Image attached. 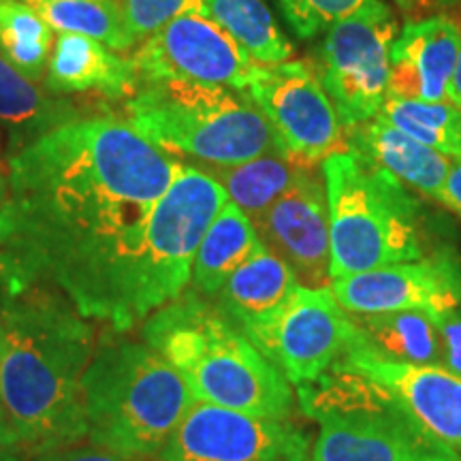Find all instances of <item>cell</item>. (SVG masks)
Wrapping results in <instances>:
<instances>
[{
    "label": "cell",
    "instance_id": "obj_1",
    "mask_svg": "<svg viewBox=\"0 0 461 461\" xmlns=\"http://www.w3.org/2000/svg\"><path fill=\"white\" fill-rule=\"evenodd\" d=\"M7 165L0 276L54 286L86 319L132 330L148 221L182 158L103 113L58 126Z\"/></svg>",
    "mask_w": 461,
    "mask_h": 461
},
{
    "label": "cell",
    "instance_id": "obj_2",
    "mask_svg": "<svg viewBox=\"0 0 461 461\" xmlns=\"http://www.w3.org/2000/svg\"><path fill=\"white\" fill-rule=\"evenodd\" d=\"M0 448L37 455L86 440L82 380L96 327L54 286L0 276Z\"/></svg>",
    "mask_w": 461,
    "mask_h": 461
},
{
    "label": "cell",
    "instance_id": "obj_3",
    "mask_svg": "<svg viewBox=\"0 0 461 461\" xmlns=\"http://www.w3.org/2000/svg\"><path fill=\"white\" fill-rule=\"evenodd\" d=\"M141 338L186 380L194 400L252 417L291 419L297 393L214 299L186 288L146 319Z\"/></svg>",
    "mask_w": 461,
    "mask_h": 461
},
{
    "label": "cell",
    "instance_id": "obj_4",
    "mask_svg": "<svg viewBox=\"0 0 461 461\" xmlns=\"http://www.w3.org/2000/svg\"><path fill=\"white\" fill-rule=\"evenodd\" d=\"M86 440L109 451L158 457L194 400L188 383L146 342L109 330L82 380Z\"/></svg>",
    "mask_w": 461,
    "mask_h": 461
},
{
    "label": "cell",
    "instance_id": "obj_5",
    "mask_svg": "<svg viewBox=\"0 0 461 461\" xmlns=\"http://www.w3.org/2000/svg\"><path fill=\"white\" fill-rule=\"evenodd\" d=\"M124 113L132 129L186 163L238 165L282 152L272 124L246 90L141 79Z\"/></svg>",
    "mask_w": 461,
    "mask_h": 461
},
{
    "label": "cell",
    "instance_id": "obj_6",
    "mask_svg": "<svg viewBox=\"0 0 461 461\" xmlns=\"http://www.w3.org/2000/svg\"><path fill=\"white\" fill-rule=\"evenodd\" d=\"M330 203V278L420 261V207L403 184L361 154H333L321 163Z\"/></svg>",
    "mask_w": 461,
    "mask_h": 461
},
{
    "label": "cell",
    "instance_id": "obj_7",
    "mask_svg": "<svg viewBox=\"0 0 461 461\" xmlns=\"http://www.w3.org/2000/svg\"><path fill=\"white\" fill-rule=\"evenodd\" d=\"M297 406L319 423L312 461H461L406 403L357 372L333 366L297 387Z\"/></svg>",
    "mask_w": 461,
    "mask_h": 461
},
{
    "label": "cell",
    "instance_id": "obj_8",
    "mask_svg": "<svg viewBox=\"0 0 461 461\" xmlns=\"http://www.w3.org/2000/svg\"><path fill=\"white\" fill-rule=\"evenodd\" d=\"M227 203V193L214 177L182 160L148 221L140 293L143 321L186 291L201 241Z\"/></svg>",
    "mask_w": 461,
    "mask_h": 461
},
{
    "label": "cell",
    "instance_id": "obj_9",
    "mask_svg": "<svg viewBox=\"0 0 461 461\" xmlns=\"http://www.w3.org/2000/svg\"><path fill=\"white\" fill-rule=\"evenodd\" d=\"M393 41L395 20L383 0H366L325 31L312 71L346 129L383 112L389 96V51Z\"/></svg>",
    "mask_w": 461,
    "mask_h": 461
},
{
    "label": "cell",
    "instance_id": "obj_10",
    "mask_svg": "<svg viewBox=\"0 0 461 461\" xmlns=\"http://www.w3.org/2000/svg\"><path fill=\"white\" fill-rule=\"evenodd\" d=\"M241 331L295 387L325 376L359 336L353 314L339 305L331 286L302 285L274 312Z\"/></svg>",
    "mask_w": 461,
    "mask_h": 461
},
{
    "label": "cell",
    "instance_id": "obj_11",
    "mask_svg": "<svg viewBox=\"0 0 461 461\" xmlns=\"http://www.w3.org/2000/svg\"><path fill=\"white\" fill-rule=\"evenodd\" d=\"M246 92L272 124L282 154L299 167H316L348 149L338 109L305 62L258 65Z\"/></svg>",
    "mask_w": 461,
    "mask_h": 461
},
{
    "label": "cell",
    "instance_id": "obj_12",
    "mask_svg": "<svg viewBox=\"0 0 461 461\" xmlns=\"http://www.w3.org/2000/svg\"><path fill=\"white\" fill-rule=\"evenodd\" d=\"M141 79L246 90L258 62L214 20L199 0L154 32L131 56Z\"/></svg>",
    "mask_w": 461,
    "mask_h": 461
},
{
    "label": "cell",
    "instance_id": "obj_13",
    "mask_svg": "<svg viewBox=\"0 0 461 461\" xmlns=\"http://www.w3.org/2000/svg\"><path fill=\"white\" fill-rule=\"evenodd\" d=\"M312 445L288 419L194 402L157 461H312Z\"/></svg>",
    "mask_w": 461,
    "mask_h": 461
},
{
    "label": "cell",
    "instance_id": "obj_14",
    "mask_svg": "<svg viewBox=\"0 0 461 461\" xmlns=\"http://www.w3.org/2000/svg\"><path fill=\"white\" fill-rule=\"evenodd\" d=\"M331 291L348 314L414 310L440 322L461 305V261L455 252L442 248L420 261L333 280Z\"/></svg>",
    "mask_w": 461,
    "mask_h": 461
},
{
    "label": "cell",
    "instance_id": "obj_15",
    "mask_svg": "<svg viewBox=\"0 0 461 461\" xmlns=\"http://www.w3.org/2000/svg\"><path fill=\"white\" fill-rule=\"evenodd\" d=\"M257 238L308 288L331 286L330 203L321 165L305 167L291 188L252 218Z\"/></svg>",
    "mask_w": 461,
    "mask_h": 461
},
{
    "label": "cell",
    "instance_id": "obj_16",
    "mask_svg": "<svg viewBox=\"0 0 461 461\" xmlns=\"http://www.w3.org/2000/svg\"><path fill=\"white\" fill-rule=\"evenodd\" d=\"M336 367L357 372L391 391L431 434L461 453V378L442 366H411L374 353L363 333Z\"/></svg>",
    "mask_w": 461,
    "mask_h": 461
},
{
    "label": "cell",
    "instance_id": "obj_17",
    "mask_svg": "<svg viewBox=\"0 0 461 461\" xmlns=\"http://www.w3.org/2000/svg\"><path fill=\"white\" fill-rule=\"evenodd\" d=\"M461 31L447 17L403 26L389 51V95L442 103L457 62Z\"/></svg>",
    "mask_w": 461,
    "mask_h": 461
},
{
    "label": "cell",
    "instance_id": "obj_18",
    "mask_svg": "<svg viewBox=\"0 0 461 461\" xmlns=\"http://www.w3.org/2000/svg\"><path fill=\"white\" fill-rule=\"evenodd\" d=\"M43 86L58 96L96 92L112 101H129L140 86L131 58H122L101 41L60 32L51 50Z\"/></svg>",
    "mask_w": 461,
    "mask_h": 461
},
{
    "label": "cell",
    "instance_id": "obj_19",
    "mask_svg": "<svg viewBox=\"0 0 461 461\" xmlns=\"http://www.w3.org/2000/svg\"><path fill=\"white\" fill-rule=\"evenodd\" d=\"M346 135L350 152L370 158L402 184L442 203L445 182L453 167V160L445 154L408 137L380 113L367 122L346 129Z\"/></svg>",
    "mask_w": 461,
    "mask_h": 461
},
{
    "label": "cell",
    "instance_id": "obj_20",
    "mask_svg": "<svg viewBox=\"0 0 461 461\" xmlns=\"http://www.w3.org/2000/svg\"><path fill=\"white\" fill-rule=\"evenodd\" d=\"M79 118L71 101L26 79L0 56V124L11 132L9 154Z\"/></svg>",
    "mask_w": 461,
    "mask_h": 461
},
{
    "label": "cell",
    "instance_id": "obj_21",
    "mask_svg": "<svg viewBox=\"0 0 461 461\" xmlns=\"http://www.w3.org/2000/svg\"><path fill=\"white\" fill-rule=\"evenodd\" d=\"M299 286L285 261L258 244L252 255L230 274L214 302L240 327L274 312Z\"/></svg>",
    "mask_w": 461,
    "mask_h": 461
},
{
    "label": "cell",
    "instance_id": "obj_22",
    "mask_svg": "<svg viewBox=\"0 0 461 461\" xmlns=\"http://www.w3.org/2000/svg\"><path fill=\"white\" fill-rule=\"evenodd\" d=\"M261 244L250 218L235 203L222 207L201 241L193 265V288L207 299H216L230 274Z\"/></svg>",
    "mask_w": 461,
    "mask_h": 461
},
{
    "label": "cell",
    "instance_id": "obj_23",
    "mask_svg": "<svg viewBox=\"0 0 461 461\" xmlns=\"http://www.w3.org/2000/svg\"><path fill=\"white\" fill-rule=\"evenodd\" d=\"M355 325L374 353L411 366H442V342L436 322L428 314L402 312L353 314Z\"/></svg>",
    "mask_w": 461,
    "mask_h": 461
},
{
    "label": "cell",
    "instance_id": "obj_24",
    "mask_svg": "<svg viewBox=\"0 0 461 461\" xmlns=\"http://www.w3.org/2000/svg\"><path fill=\"white\" fill-rule=\"evenodd\" d=\"M190 165L214 177L230 203L238 205L250 221L280 199L305 169L282 152H267L238 165Z\"/></svg>",
    "mask_w": 461,
    "mask_h": 461
},
{
    "label": "cell",
    "instance_id": "obj_25",
    "mask_svg": "<svg viewBox=\"0 0 461 461\" xmlns=\"http://www.w3.org/2000/svg\"><path fill=\"white\" fill-rule=\"evenodd\" d=\"M205 15L238 41L258 65H278L293 58V43L265 0H199Z\"/></svg>",
    "mask_w": 461,
    "mask_h": 461
},
{
    "label": "cell",
    "instance_id": "obj_26",
    "mask_svg": "<svg viewBox=\"0 0 461 461\" xmlns=\"http://www.w3.org/2000/svg\"><path fill=\"white\" fill-rule=\"evenodd\" d=\"M54 31L31 5L22 0H0V56L34 84L48 73Z\"/></svg>",
    "mask_w": 461,
    "mask_h": 461
},
{
    "label": "cell",
    "instance_id": "obj_27",
    "mask_svg": "<svg viewBox=\"0 0 461 461\" xmlns=\"http://www.w3.org/2000/svg\"><path fill=\"white\" fill-rule=\"evenodd\" d=\"M22 3L31 5L58 34H82L115 51L135 48L113 0H22Z\"/></svg>",
    "mask_w": 461,
    "mask_h": 461
},
{
    "label": "cell",
    "instance_id": "obj_28",
    "mask_svg": "<svg viewBox=\"0 0 461 461\" xmlns=\"http://www.w3.org/2000/svg\"><path fill=\"white\" fill-rule=\"evenodd\" d=\"M389 124L447 158H461V109L451 103H428L389 95L380 112Z\"/></svg>",
    "mask_w": 461,
    "mask_h": 461
},
{
    "label": "cell",
    "instance_id": "obj_29",
    "mask_svg": "<svg viewBox=\"0 0 461 461\" xmlns=\"http://www.w3.org/2000/svg\"><path fill=\"white\" fill-rule=\"evenodd\" d=\"M274 3L299 39H314L333 22L353 14L366 0H274Z\"/></svg>",
    "mask_w": 461,
    "mask_h": 461
},
{
    "label": "cell",
    "instance_id": "obj_30",
    "mask_svg": "<svg viewBox=\"0 0 461 461\" xmlns=\"http://www.w3.org/2000/svg\"><path fill=\"white\" fill-rule=\"evenodd\" d=\"M193 3L194 0H113L135 48L148 41L154 32L169 24L173 17L180 15Z\"/></svg>",
    "mask_w": 461,
    "mask_h": 461
},
{
    "label": "cell",
    "instance_id": "obj_31",
    "mask_svg": "<svg viewBox=\"0 0 461 461\" xmlns=\"http://www.w3.org/2000/svg\"><path fill=\"white\" fill-rule=\"evenodd\" d=\"M31 461H149V457L115 453L109 451V448L92 445V442H88V445L73 442V445L48 448V451L32 455Z\"/></svg>",
    "mask_w": 461,
    "mask_h": 461
},
{
    "label": "cell",
    "instance_id": "obj_32",
    "mask_svg": "<svg viewBox=\"0 0 461 461\" xmlns=\"http://www.w3.org/2000/svg\"><path fill=\"white\" fill-rule=\"evenodd\" d=\"M436 327L442 342V367L461 378V305Z\"/></svg>",
    "mask_w": 461,
    "mask_h": 461
},
{
    "label": "cell",
    "instance_id": "obj_33",
    "mask_svg": "<svg viewBox=\"0 0 461 461\" xmlns=\"http://www.w3.org/2000/svg\"><path fill=\"white\" fill-rule=\"evenodd\" d=\"M442 205H447L461 218V158L453 160L451 171H448L445 193H442Z\"/></svg>",
    "mask_w": 461,
    "mask_h": 461
},
{
    "label": "cell",
    "instance_id": "obj_34",
    "mask_svg": "<svg viewBox=\"0 0 461 461\" xmlns=\"http://www.w3.org/2000/svg\"><path fill=\"white\" fill-rule=\"evenodd\" d=\"M447 101L451 105L461 109V39H459V51H457V62H455L451 82L447 88Z\"/></svg>",
    "mask_w": 461,
    "mask_h": 461
},
{
    "label": "cell",
    "instance_id": "obj_35",
    "mask_svg": "<svg viewBox=\"0 0 461 461\" xmlns=\"http://www.w3.org/2000/svg\"><path fill=\"white\" fill-rule=\"evenodd\" d=\"M3 152V132H0V210H3L5 201L9 197V165Z\"/></svg>",
    "mask_w": 461,
    "mask_h": 461
},
{
    "label": "cell",
    "instance_id": "obj_36",
    "mask_svg": "<svg viewBox=\"0 0 461 461\" xmlns=\"http://www.w3.org/2000/svg\"><path fill=\"white\" fill-rule=\"evenodd\" d=\"M3 357H5V331L0 325V367H3Z\"/></svg>",
    "mask_w": 461,
    "mask_h": 461
}]
</instances>
